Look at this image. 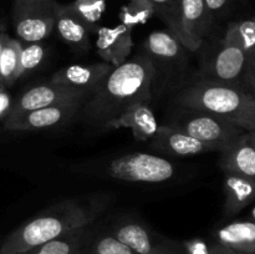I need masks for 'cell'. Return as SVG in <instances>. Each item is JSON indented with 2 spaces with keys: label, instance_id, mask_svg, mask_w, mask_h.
Wrapping results in <instances>:
<instances>
[{
  "label": "cell",
  "instance_id": "obj_1",
  "mask_svg": "<svg viewBox=\"0 0 255 254\" xmlns=\"http://www.w3.org/2000/svg\"><path fill=\"white\" fill-rule=\"evenodd\" d=\"M156 66L147 55H136L120 66L95 89L81 107L86 124L105 127L125 110L137 102L149 104Z\"/></svg>",
  "mask_w": 255,
  "mask_h": 254
},
{
  "label": "cell",
  "instance_id": "obj_2",
  "mask_svg": "<svg viewBox=\"0 0 255 254\" xmlns=\"http://www.w3.org/2000/svg\"><path fill=\"white\" fill-rule=\"evenodd\" d=\"M110 196L95 193L60 201L15 229L0 247V254H20L91 226L106 211Z\"/></svg>",
  "mask_w": 255,
  "mask_h": 254
},
{
  "label": "cell",
  "instance_id": "obj_3",
  "mask_svg": "<svg viewBox=\"0 0 255 254\" xmlns=\"http://www.w3.org/2000/svg\"><path fill=\"white\" fill-rule=\"evenodd\" d=\"M177 100L184 109L212 112L255 132V99L241 86L201 77L184 87Z\"/></svg>",
  "mask_w": 255,
  "mask_h": 254
},
{
  "label": "cell",
  "instance_id": "obj_4",
  "mask_svg": "<svg viewBox=\"0 0 255 254\" xmlns=\"http://www.w3.org/2000/svg\"><path fill=\"white\" fill-rule=\"evenodd\" d=\"M107 176L117 181L134 183H163L176 174V166L164 157L134 152L111 159L107 163Z\"/></svg>",
  "mask_w": 255,
  "mask_h": 254
},
{
  "label": "cell",
  "instance_id": "obj_5",
  "mask_svg": "<svg viewBox=\"0 0 255 254\" xmlns=\"http://www.w3.org/2000/svg\"><path fill=\"white\" fill-rule=\"evenodd\" d=\"M186 114L181 115L174 122V126L209 144L218 152H226L231 148L244 133L243 128L236 126L223 117L212 112L186 109Z\"/></svg>",
  "mask_w": 255,
  "mask_h": 254
},
{
  "label": "cell",
  "instance_id": "obj_6",
  "mask_svg": "<svg viewBox=\"0 0 255 254\" xmlns=\"http://www.w3.org/2000/svg\"><path fill=\"white\" fill-rule=\"evenodd\" d=\"M60 4L56 0H15L14 24L24 41L40 42L55 30Z\"/></svg>",
  "mask_w": 255,
  "mask_h": 254
},
{
  "label": "cell",
  "instance_id": "obj_7",
  "mask_svg": "<svg viewBox=\"0 0 255 254\" xmlns=\"http://www.w3.org/2000/svg\"><path fill=\"white\" fill-rule=\"evenodd\" d=\"M109 231L138 254H184L183 243L157 233L132 217L114 219Z\"/></svg>",
  "mask_w": 255,
  "mask_h": 254
},
{
  "label": "cell",
  "instance_id": "obj_8",
  "mask_svg": "<svg viewBox=\"0 0 255 254\" xmlns=\"http://www.w3.org/2000/svg\"><path fill=\"white\" fill-rule=\"evenodd\" d=\"M248 61V56L239 45L223 37L208 59V64L204 65L202 77L241 86Z\"/></svg>",
  "mask_w": 255,
  "mask_h": 254
},
{
  "label": "cell",
  "instance_id": "obj_9",
  "mask_svg": "<svg viewBox=\"0 0 255 254\" xmlns=\"http://www.w3.org/2000/svg\"><path fill=\"white\" fill-rule=\"evenodd\" d=\"M85 101H71L6 117L4 127L11 131H34L60 126L74 119Z\"/></svg>",
  "mask_w": 255,
  "mask_h": 254
},
{
  "label": "cell",
  "instance_id": "obj_10",
  "mask_svg": "<svg viewBox=\"0 0 255 254\" xmlns=\"http://www.w3.org/2000/svg\"><path fill=\"white\" fill-rule=\"evenodd\" d=\"M91 94L92 91H89V90L75 89L66 85L52 84V82L39 85V86L27 90L19 97V100L12 106L9 116H16L24 112L54 106V105L64 104V102L86 101L87 97Z\"/></svg>",
  "mask_w": 255,
  "mask_h": 254
},
{
  "label": "cell",
  "instance_id": "obj_11",
  "mask_svg": "<svg viewBox=\"0 0 255 254\" xmlns=\"http://www.w3.org/2000/svg\"><path fill=\"white\" fill-rule=\"evenodd\" d=\"M151 146L161 153L174 157H192L206 152H216L212 146L194 138L174 125L159 126L156 136L151 139Z\"/></svg>",
  "mask_w": 255,
  "mask_h": 254
},
{
  "label": "cell",
  "instance_id": "obj_12",
  "mask_svg": "<svg viewBox=\"0 0 255 254\" xmlns=\"http://www.w3.org/2000/svg\"><path fill=\"white\" fill-rule=\"evenodd\" d=\"M132 47V29L126 25L119 24L114 27L102 26L97 30V54L105 62H109L114 67L127 61Z\"/></svg>",
  "mask_w": 255,
  "mask_h": 254
},
{
  "label": "cell",
  "instance_id": "obj_13",
  "mask_svg": "<svg viewBox=\"0 0 255 254\" xmlns=\"http://www.w3.org/2000/svg\"><path fill=\"white\" fill-rule=\"evenodd\" d=\"M105 128H128L138 141H151L156 136L159 125L149 104L137 102L127 107L116 119L107 122Z\"/></svg>",
  "mask_w": 255,
  "mask_h": 254
},
{
  "label": "cell",
  "instance_id": "obj_14",
  "mask_svg": "<svg viewBox=\"0 0 255 254\" xmlns=\"http://www.w3.org/2000/svg\"><path fill=\"white\" fill-rule=\"evenodd\" d=\"M179 11L187 39V49L197 51L203 44L213 17L209 14L204 0H179Z\"/></svg>",
  "mask_w": 255,
  "mask_h": 254
},
{
  "label": "cell",
  "instance_id": "obj_15",
  "mask_svg": "<svg viewBox=\"0 0 255 254\" xmlns=\"http://www.w3.org/2000/svg\"><path fill=\"white\" fill-rule=\"evenodd\" d=\"M112 70L114 66L105 61L91 65H70L55 72L50 82L94 92Z\"/></svg>",
  "mask_w": 255,
  "mask_h": 254
},
{
  "label": "cell",
  "instance_id": "obj_16",
  "mask_svg": "<svg viewBox=\"0 0 255 254\" xmlns=\"http://www.w3.org/2000/svg\"><path fill=\"white\" fill-rule=\"evenodd\" d=\"M219 166L223 172L255 179V132H244L231 148L222 152Z\"/></svg>",
  "mask_w": 255,
  "mask_h": 254
},
{
  "label": "cell",
  "instance_id": "obj_17",
  "mask_svg": "<svg viewBox=\"0 0 255 254\" xmlns=\"http://www.w3.org/2000/svg\"><path fill=\"white\" fill-rule=\"evenodd\" d=\"M55 30L60 37L76 51H86L90 49L91 29L75 10L71 2L60 4Z\"/></svg>",
  "mask_w": 255,
  "mask_h": 254
},
{
  "label": "cell",
  "instance_id": "obj_18",
  "mask_svg": "<svg viewBox=\"0 0 255 254\" xmlns=\"http://www.w3.org/2000/svg\"><path fill=\"white\" fill-rule=\"evenodd\" d=\"M224 208L226 218H234L255 202V179L224 172Z\"/></svg>",
  "mask_w": 255,
  "mask_h": 254
},
{
  "label": "cell",
  "instance_id": "obj_19",
  "mask_svg": "<svg viewBox=\"0 0 255 254\" xmlns=\"http://www.w3.org/2000/svg\"><path fill=\"white\" fill-rule=\"evenodd\" d=\"M213 239L242 254H255V222H228L214 231Z\"/></svg>",
  "mask_w": 255,
  "mask_h": 254
},
{
  "label": "cell",
  "instance_id": "obj_20",
  "mask_svg": "<svg viewBox=\"0 0 255 254\" xmlns=\"http://www.w3.org/2000/svg\"><path fill=\"white\" fill-rule=\"evenodd\" d=\"M146 55L154 61L163 65H171L177 62L183 55V46L178 37L171 31H153L144 40Z\"/></svg>",
  "mask_w": 255,
  "mask_h": 254
},
{
  "label": "cell",
  "instance_id": "obj_21",
  "mask_svg": "<svg viewBox=\"0 0 255 254\" xmlns=\"http://www.w3.org/2000/svg\"><path fill=\"white\" fill-rule=\"evenodd\" d=\"M92 226L94 224L72 231L60 238L20 254H81L82 249L85 248L95 231Z\"/></svg>",
  "mask_w": 255,
  "mask_h": 254
},
{
  "label": "cell",
  "instance_id": "obj_22",
  "mask_svg": "<svg viewBox=\"0 0 255 254\" xmlns=\"http://www.w3.org/2000/svg\"><path fill=\"white\" fill-rule=\"evenodd\" d=\"M81 254H138L110 231H94Z\"/></svg>",
  "mask_w": 255,
  "mask_h": 254
},
{
  "label": "cell",
  "instance_id": "obj_23",
  "mask_svg": "<svg viewBox=\"0 0 255 254\" xmlns=\"http://www.w3.org/2000/svg\"><path fill=\"white\" fill-rule=\"evenodd\" d=\"M223 37L239 45L249 60L255 59V17L229 24Z\"/></svg>",
  "mask_w": 255,
  "mask_h": 254
},
{
  "label": "cell",
  "instance_id": "obj_24",
  "mask_svg": "<svg viewBox=\"0 0 255 254\" xmlns=\"http://www.w3.org/2000/svg\"><path fill=\"white\" fill-rule=\"evenodd\" d=\"M156 9V15L161 17L169 31L176 35L187 49V39L184 35L179 11V0H149Z\"/></svg>",
  "mask_w": 255,
  "mask_h": 254
},
{
  "label": "cell",
  "instance_id": "obj_25",
  "mask_svg": "<svg viewBox=\"0 0 255 254\" xmlns=\"http://www.w3.org/2000/svg\"><path fill=\"white\" fill-rule=\"evenodd\" d=\"M21 44L19 40L11 39L5 45L0 57V81L5 85H11L19 79L20 54H21Z\"/></svg>",
  "mask_w": 255,
  "mask_h": 254
},
{
  "label": "cell",
  "instance_id": "obj_26",
  "mask_svg": "<svg viewBox=\"0 0 255 254\" xmlns=\"http://www.w3.org/2000/svg\"><path fill=\"white\" fill-rule=\"evenodd\" d=\"M156 15V9L149 0H128L120 10V21L133 30L137 25L146 24Z\"/></svg>",
  "mask_w": 255,
  "mask_h": 254
},
{
  "label": "cell",
  "instance_id": "obj_27",
  "mask_svg": "<svg viewBox=\"0 0 255 254\" xmlns=\"http://www.w3.org/2000/svg\"><path fill=\"white\" fill-rule=\"evenodd\" d=\"M71 4L89 25L91 31H97V25L101 21L102 15L106 10V0H74Z\"/></svg>",
  "mask_w": 255,
  "mask_h": 254
},
{
  "label": "cell",
  "instance_id": "obj_28",
  "mask_svg": "<svg viewBox=\"0 0 255 254\" xmlns=\"http://www.w3.org/2000/svg\"><path fill=\"white\" fill-rule=\"evenodd\" d=\"M184 254H242L219 242H207L203 239H192L183 242Z\"/></svg>",
  "mask_w": 255,
  "mask_h": 254
},
{
  "label": "cell",
  "instance_id": "obj_29",
  "mask_svg": "<svg viewBox=\"0 0 255 254\" xmlns=\"http://www.w3.org/2000/svg\"><path fill=\"white\" fill-rule=\"evenodd\" d=\"M45 57V47L40 42H31L21 49L20 54V66H19V77L26 72L32 71L36 69L42 62Z\"/></svg>",
  "mask_w": 255,
  "mask_h": 254
},
{
  "label": "cell",
  "instance_id": "obj_30",
  "mask_svg": "<svg viewBox=\"0 0 255 254\" xmlns=\"http://www.w3.org/2000/svg\"><path fill=\"white\" fill-rule=\"evenodd\" d=\"M241 87L255 99V59L249 60L241 81Z\"/></svg>",
  "mask_w": 255,
  "mask_h": 254
},
{
  "label": "cell",
  "instance_id": "obj_31",
  "mask_svg": "<svg viewBox=\"0 0 255 254\" xmlns=\"http://www.w3.org/2000/svg\"><path fill=\"white\" fill-rule=\"evenodd\" d=\"M204 1H206L211 16L213 17V20H216L228 11L233 0H204Z\"/></svg>",
  "mask_w": 255,
  "mask_h": 254
},
{
  "label": "cell",
  "instance_id": "obj_32",
  "mask_svg": "<svg viewBox=\"0 0 255 254\" xmlns=\"http://www.w3.org/2000/svg\"><path fill=\"white\" fill-rule=\"evenodd\" d=\"M12 106H14V104H12L11 96L5 90H1L0 91V120L9 116Z\"/></svg>",
  "mask_w": 255,
  "mask_h": 254
},
{
  "label": "cell",
  "instance_id": "obj_33",
  "mask_svg": "<svg viewBox=\"0 0 255 254\" xmlns=\"http://www.w3.org/2000/svg\"><path fill=\"white\" fill-rule=\"evenodd\" d=\"M9 39H10L9 35H7L4 30H0V57H1L2 50H4L5 45H6V42L9 41Z\"/></svg>",
  "mask_w": 255,
  "mask_h": 254
},
{
  "label": "cell",
  "instance_id": "obj_34",
  "mask_svg": "<svg viewBox=\"0 0 255 254\" xmlns=\"http://www.w3.org/2000/svg\"><path fill=\"white\" fill-rule=\"evenodd\" d=\"M248 219H251V221L255 222V202L253 204H252V208H251V212H249Z\"/></svg>",
  "mask_w": 255,
  "mask_h": 254
},
{
  "label": "cell",
  "instance_id": "obj_35",
  "mask_svg": "<svg viewBox=\"0 0 255 254\" xmlns=\"http://www.w3.org/2000/svg\"><path fill=\"white\" fill-rule=\"evenodd\" d=\"M1 90H4V84H2V82L0 81V91H1Z\"/></svg>",
  "mask_w": 255,
  "mask_h": 254
},
{
  "label": "cell",
  "instance_id": "obj_36",
  "mask_svg": "<svg viewBox=\"0 0 255 254\" xmlns=\"http://www.w3.org/2000/svg\"><path fill=\"white\" fill-rule=\"evenodd\" d=\"M0 30H4V26H2L1 22H0Z\"/></svg>",
  "mask_w": 255,
  "mask_h": 254
},
{
  "label": "cell",
  "instance_id": "obj_37",
  "mask_svg": "<svg viewBox=\"0 0 255 254\" xmlns=\"http://www.w3.org/2000/svg\"><path fill=\"white\" fill-rule=\"evenodd\" d=\"M254 17H255V16H254Z\"/></svg>",
  "mask_w": 255,
  "mask_h": 254
}]
</instances>
